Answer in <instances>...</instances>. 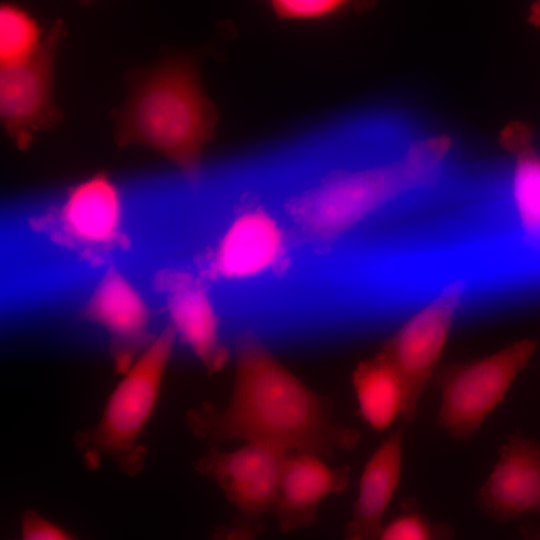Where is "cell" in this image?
<instances>
[{
	"mask_svg": "<svg viewBox=\"0 0 540 540\" xmlns=\"http://www.w3.org/2000/svg\"><path fill=\"white\" fill-rule=\"evenodd\" d=\"M352 385L363 421L382 432L400 417L404 402V383L394 363L382 351L358 363Z\"/></svg>",
	"mask_w": 540,
	"mask_h": 540,
	"instance_id": "obj_17",
	"label": "cell"
},
{
	"mask_svg": "<svg viewBox=\"0 0 540 540\" xmlns=\"http://www.w3.org/2000/svg\"><path fill=\"white\" fill-rule=\"evenodd\" d=\"M176 340L175 331L167 324L124 371L100 421L84 434L86 448L122 460L125 456L139 460L133 456L135 444L155 409Z\"/></svg>",
	"mask_w": 540,
	"mask_h": 540,
	"instance_id": "obj_7",
	"label": "cell"
},
{
	"mask_svg": "<svg viewBox=\"0 0 540 540\" xmlns=\"http://www.w3.org/2000/svg\"><path fill=\"white\" fill-rule=\"evenodd\" d=\"M42 29L23 7L4 2L0 7V67L18 64L40 46Z\"/></svg>",
	"mask_w": 540,
	"mask_h": 540,
	"instance_id": "obj_18",
	"label": "cell"
},
{
	"mask_svg": "<svg viewBox=\"0 0 540 540\" xmlns=\"http://www.w3.org/2000/svg\"><path fill=\"white\" fill-rule=\"evenodd\" d=\"M235 375L228 404L205 402L188 412L191 430L210 443L260 442L327 461L354 449L360 432L332 420L330 398L287 369L253 330L234 342Z\"/></svg>",
	"mask_w": 540,
	"mask_h": 540,
	"instance_id": "obj_2",
	"label": "cell"
},
{
	"mask_svg": "<svg viewBox=\"0 0 540 540\" xmlns=\"http://www.w3.org/2000/svg\"><path fill=\"white\" fill-rule=\"evenodd\" d=\"M127 95L111 114L118 147L140 145L166 158L197 188L219 115L206 94L196 56L171 54L127 78Z\"/></svg>",
	"mask_w": 540,
	"mask_h": 540,
	"instance_id": "obj_3",
	"label": "cell"
},
{
	"mask_svg": "<svg viewBox=\"0 0 540 540\" xmlns=\"http://www.w3.org/2000/svg\"><path fill=\"white\" fill-rule=\"evenodd\" d=\"M454 537L450 524L434 522L420 509L415 498L406 497L398 514L384 523L379 540H449Z\"/></svg>",
	"mask_w": 540,
	"mask_h": 540,
	"instance_id": "obj_19",
	"label": "cell"
},
{
	"mask_svg": "<svg viewBox=\"0 0 540 540\" xmlns=\"http://www.w3.org/2000/svg\"><path fill=\"white\" fill-rule=\"evenodd\" d=\"M528 19L531 24L540 28V0H536L531 6Z\"/></svg>",
	"mask_w": 540,
	"mask_h": 540,
	"instance_id": "obj_24",
	"label": "cell"
},
{
	"mask_svg": "<svg viewBox=\"0 0 540 540\" xmlns=\"http://www.w3.org/2000/svg\"><path fill=\"white\" fill-rule=\"evenodd\" d=\"M21 536L25 540H67L72 535L64 528L36 512H26L21 521Z\"/></svg>",
	"mask_w": 540,
	"mask_h": 540,
	"instance_id": "obj_21",
	"label": "cell"
},
{
	"mask_svg": "<svg viewBox=\"0 0 540 540\" xmlns=\"http://www.w3.org/2000/svg\"><path fill=\"white\" fill-rule=\"evenodd\" d=\"M326 461L302 451H292L286 456L271 512L281 533L312 526L323 500L344 492L349 486L350 467L333 468Z\"/></svg>",
	"mask_w": 540,
	"mask_h": 540,
	"instance_id": "obj_15",
	"label": "cell"
},
{
	"mask_svg": "<svg viewBox=\"0 0 540 540\" xmlns=\"http://www.w3.org/2000/svg\"><path fill=\"white\" fill-rule=\"evenodd\" d=\"M500 143L508 154L500 185L509 214L508 251L518 269L540 276V150L522 124L505 127Z\"/></svg>",
	"mask_w": 540,
	"mask_h": 540,
	"instance_id": "obj_10",
	"label": "cell"
},
{
	"mask_svg": "<svg viewBox=\"0 0 540 540\" xmlns=\"http://www.w3.org/2000/svg\"><path fill=\"white\" fill-rule=\"evenodd\" d=\"M335 132L326 151L320 145L271 170L278 205L309 258L333 254L379 214L440 194L454 174L452 138L407 115H363Z\"/></svg>",
	"mask_w": 540,
	"mask_h": 540,
	"instance_id": "obj_1",
	"label": "cell"
},
{
	"mask_svg": "<svg viewBox=\"0 0 540 540\" xmlns=\"http://www.w3.org/2000/svg\"><path fill=\"white\" fill-rule=\"evenodd\" d=\"M64 36V23L56 20L29 58L0 67V119L6 134L20 150L30 146L37 132L54 127L62 119L54 101V71Z\"/></svg>",
	"mask_w": 540,
	"mask_h": 540,
	"instance_id": "obj_9",
	"label": "cell"
},
{
	"mask_svg": "<svg viewBox=\"0 0 540 540\" xmlns=\"http://www.w3.org/2000/svg\"><path fill=\"white\" fill-rule=\"evenodd\" d=\"M475 503L499 524L529 516L540 518V443L521 432L511 434L499 448Z\"/></svg>",
	"mask_w": 540,
	"mask_h": 540,
	"instance_id": "obj_14",
	"label": "cell"
},
{
	"mask_svg": "<svg viewBox=\"0 0 540 540\" xmlns=\"http://www.w3.org/2000/svg\"><path fill=\"white\" fill-rule=\"evenodd\" d=\"M156 286L177 340L190 349L208 373L222 370L230 353L222 339L221 321L208 282L193 269L171 267L157 273Z\"/></svg>",
	"mask_w": 540,
	"mask_h": 540,
	"instance_id": "obj_11",
	"label": "cell"
},
{
	"mask_svg": "<svg viewBox=\"0 0 540 540\" xmlns=\"http://www.w3.org/2000/svg\"><path fill=\"white\" fill-rule=\"evenodd\" d=\"M85 317L109 336L110 350L118 370L125 371L148 346V302L127 274L115 265L101 271L84 306Z\"/></svg>",
	"mask_w": 540,
	"mask_h": 540,
	"instance_id": "obj_13",
	"label": "cell"
},
{
	"mask_svg": "<svg viewBox=\"0 0 540 540\" xmlns=\"http://www.w3.org/2000/svg\"><path fill=\"white\" fill-rule=\"evenodd\" d=\"M196 256V268L211 286L262 294L286 286L305 254L293 235L268 172L244 175Z\"/></svg>",
	"mask_w": 540,
	"mask_h": 540,
	"instance_id": "obj_4",
	"label": "cell"
},
{
	"mask_svg": "<svg viewBox=\"0 0 540 540\" xmlns=\"http://www.w3.org/2000/svg\"><path fill=\"white\" fill-rule=\"evenodd\" d=\"M473 279L457 272L444 280L431 297L382 344L404 383L400 419L414 422L418 403L439 366L456 315L471 294Z\"/></svg>",
	"mask_w": 540,
	"mask_h": 540,
	"instance_id": "obj_6",
	"label": "cell"
},
{
	"mask_svg": "<svg viewBox=\"0 0 540 540\" xmlns=\"http://www.w3.org/2000/svg\"><path fill=\"white\" fill-rule=\"evenodd\" d=\"M536 348L535 340L524 338L477 360L439 365L430 380L441 396L437 426L451 439L468 442L503 401Z\"/></svg>",
	"mask_w": 540,
	"mask_h": 540,
	"instance_id": "obj_5",
	"label": "cell"
},
{
	"mask_svg": "<svg viewBox=\"0 0 540 540\" xmlns=\"http://www.w3.org/2000/svg\"><path fill=\"white\" fill-rule=\"evenodd\" d=\"M263 2L279 20L319 22L350 9H367L375 0H263Z\"/></svg>",
	"mask_w": 540,
	"mask_h": 540,
	"instance_id": "obj_20",
	"label": "cell"
},
{
	"mask_svg": "<svg viewBox=\"0 0 540 540\" xmlns=\"http://www.w3.org/2000/svg\"><path fill=\"white\" fill-rule=\"evenodd\" d=\"M59 247L83 258H104L127 241L123 194L106 172L70 186L39 222Z\"/></svg>",
	"mask_w": 540,
	"mask_h": 540,
	"instance_id": "obj_8",
	"label": "cell"
},
{
	"mask_svg": "<svg viewBox=\"0 0 540 540\" xmlns=\"http://www.w3.org/2000/svg\"><path fill=\"white\" fill-rule=\"evenodd\" d=\"M264 529L262 520L238 516V520L225 528V536L231 539H252L261 535Z\"/></svg>",
	"mask_w": 540,
	"mask_h": 540,
	"instance_id": "obj_22",
	"label": "cell"
},
{
	"mask_svg": "<svg viewBox=\"0 0 540 540\" xmlns=\"http://www.w3.org/2000/svg\"><path fill=\"white\" fill-rule=\"evenodd\" d=\"M80 4L87 6L95 3L97 0H77Z\"/></svg>",
	"mask_w": 540,
	"mask_h": 540,
	"instance_id": "obj_25",
	"label": "cell"
},
{
	"mask_svg": "<svg viewBox=\"0 0 540 540\" xmlns=\"http://www.w3.org/2000/svg\"><path fill=\"white\" fill-rule=\"evenodd\" d=\"M520 534L527 539H540V524L525 523L520 526Z\"/></svg>",
	"mask_w": 540,
	"mask_h": 540,
	"instance_id": "obj_23",
	"label": "cell"
},
{
	"mask_svg": "<svg viewBox=\"0 0 540 540\" xmlns=\"http://www.w3.org/2000/svg\"><path fill=\"white\" fill-rule=\"evenodd\" d=\"M245 443L234 451L214 447L195 466L217 484L240 515L262 520L272 512L289 451L266 443Z\"/></svg>",
	"mask_w": 540,
	"mask_h": 540,
	"instance_id": "obj_12",
	"label": "cell"
},
{
	"mask_svg": "<svg viewBox=\"0 0 540 540\" xmlns=\"http://www.w3.org/2000/svg\"><path fill=\"white\" fill-rule=\"evenodd\" d=\"M404 429L390 434L367 460L358 494L343 536L348 540H379L384 515L399 486Z\"/></svg>",
	"mask_w": 540,
	"mask_h": 540,
	"instance_id": "obj_16",
	"label": "cell"
}]
</instances>
